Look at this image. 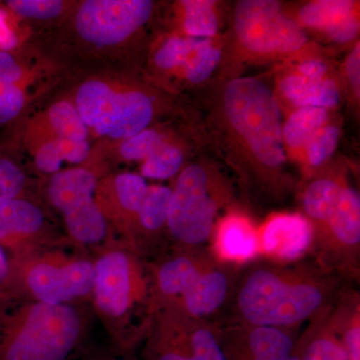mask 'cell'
<instances>
[{
    "instance_id": "19",
    "label": "cell",
    "mask_w": 360,
    "mask_h": 360,
    "mask_svg": "<svg viewBox=\"0 0 360 360\" xmlns=\"http://www.w3.org/2000/svg\"><path fill=\"white\" fill-rule=\"evenodd\" d=\"M348 184L345 177L328 172L315 176L303 188L302 213L309 220L314 231L326 224Z\"/></svg>"
},
{
    "instance_id": "17",
    "label": "cell",
    "mask_w": 360,
    "mask_h": 360,
    "mask_svg": "<svg viewBox=\"0 0 360 360\" xmlns=\"http://www.w3.org/2000/svg\"><path fill=\"white\" fill-rule=\"evenodd\" d=\"M89 134L72 101H59L28 123L25 141L27 148L32 150L41 142L51 139L89 141Z\"/></svg>"
},
{
    "instance_id": "10",
    "label": "cell",
    "mask_w": 360,
    "mask_h": 360,
    "mask_svg": "<svg viewBox=\"0 0 360 360\" xmlns=\"http://www.w3.org/2000/svg\"><path fill=\"white\" fill-rule=\"evenodd\" d=\"M175 328L165 329L149 347V360H226L214 322L175 310Z\"/></svg>"
},
{
    "instance_id": "35",
    "label": "cell",
    "mask_w": 360,
    "mask_h": 360,
    "mask_svg": "<svg viewBox=\"0 0 360 360\" xmlns=\"http://www.w3.org/2000/svg\"><path fill=\"white\" fill-rule=\"evenodd\" d=\"M26 184L25 172L14 161L0 155V198H16Z\"/></svg>"
},
{
    "instance_id": "39",
    "label": "cell",
    "mask_w": 360,
    "mask_h": 360,
    "mask_svg": "<svg viewBox=\"0 0 360 360\" xmlns=\"http://www.w3.org/2000/svg\"><path fill=\"white\" fill-rule=\"evenodd\" d=\"M18 44V37L11 25L8 13L0 8V51H11Z\"/></svg>"
},
{
    "instance_id": "14",
    "label": "cell",
    "mask_w": 360,
    "mask_h": 360,
    "mask_svg": "<svg viewBox=\"0 0 360 360\" xmlns=\"http://www.w3.org/2000/svg\"><path fill=\"white\" fill-rule=\"evenodd\" d=\"M210 243L208 248L220 264L240 267L260 257L258 226L236 208L217 220Z\"/></svg>"
},
{
    "instance_id": "4",
    "label": "cell",
    "mask_w": 360,
    "mask_h": 360,
    "mask_svg": "<svg viewBox=\"0 0 360 360\" xmlns=\"http://www.w3.org/2000/svg\"><path fill=\"white\" fill-rule=\"evenodd\" d=\"M238 269L220 264L208 246L188 248L161 265L158 288L163 297L177 300V311L212 322L229 302Z\"/></svg>"
},
{
    "instance_id": "40",
    "label": "cell",
    "mask_w": 360,
    "mask_h": 360,
    "mask_svg": "<svg viewBox=\"0 0 360 360\" xmlns=\"http://www.w3.org/2000/svg\"><path fill=\"white\" fill-rule=\"evenodd\" d=\"M9 265L8 260H7L6 252L4 248L0 245V283L6 281L7 276H8Z\"/></svg>"
},
{
    "instance_id": "25",
    "label": "cell",
    "mask_w": 360,
    "mask_h": 360,
    "mask_svg": "<svg viewBox=\"0 0 360 360\" xmlns=\"http://www.w3.org/2000/svg\"><path fill=\"white\" fill-rule=\"evenodd\" d=\"M330 110L321 108H296L283 124L285 148L304 150L307 142L329 123Z\"/></svg>"
},
{
    "instance_id": "23",
    "label": "cell",
    "mask_w": 360,
    "mask_h": 360,
    "mask_svg": "<svg viewBox=\"0 0 360 360\" xmlns=\"http://www.w3.org/2000/svg\"><path fill=\"white\" fill-rule=\"evenodd\" d=\"M30 153L40 172L54 174L61 172L63 162L79 165L86 160L90 153V143L89 141L56 139L41 142Z\"/></svg>"
},
{
    "instance_id": "37",
    "label": "cell",
    "mask_w": 360,
    "mask_h": 360,
    "mask_svg": "<svg viewBox=\"0 0 360 360\" xmlns=\"http://www.w3.org/2000/svg\"><path fill=\"white\" fill-rule=\"evenodd\" d=\"M293 72L310 79H323L333 77L331 68L328 61L316 58V56L300 59L295 65Z\"/></svg>"
},
{
    "instance_id": "29",
    "label": "cell",
    "mask_w": 360,
    "mask_h": 360,
    "mask_svg": "<svg viewBox=\"0 0 360 360\" xmlns=\"http://www.w3.org/2000/svg\"><path fill=\"white\" fill-rule=\"evenodd\" d=\"M172 189L167 186H148L136 219L142 229L150 232L167 227L168 212Z\"/></svg>"
},
{
    "instance_id": "2",
    "label": "cell",
    "mask_w": 360,
    "mask_h": 360,
    "mask_svg": "<svg viewBox=\"0 0 360 360\" xmlns=\"http://www.w3.org/2000/svg\"><path fill=\"white\" fill-rule=\"evenodd\" d=\"M347 283L312 257L290 264L257 259L239 267L222 323L298 330L328 309Z\"/></svg>"
},
{
    "instance_id": "20",
    "label": "cell",
    "mask_w": 360,
    "mask_h": 360,
    "mask_svg": "<svg viewBox=\"0 0 360 360\" xmlns=\"http://www.w3.org/2000/svg\"><path fill=\"white\" fill-rule=\"evenodd\" d=\"M328 323L349 360H360V300L345 286L328 309Z\"/></svg>"
},
{
    "instance_id": "6",
    "label": "cell",
    "mask_w": 360,
    "mask_h": 360,
    "mask_svg": "<svg viewBox=\"0 0 360 360\" xmlns=\"http://www.w3.org/2000/svg\"><path fill=\"white\" fill-rule=\"evenodd\" d=\"M232 30L238 51L251 61L300 56L309 46L307 30L276 0L238 1Z\"/></svg>"
},
{
    "instance_id": "15",
    "label": "cell",
    "mask_w": 360,
    "mask_h": 360,
    "mask_svg": "<svg viewBox=\"0 0 360 360\" xmlns=\"http://www.w3.org/2000/svg\"><path fill=\"white\" fill-rule=\"evenodd\" d=\"M295 20L303 30L321 32L338 44H350L359 33V4L350 0L307 2Z\"/></svg>"
},
{
    "instance_id": "16",
    "label": "cell",
    "mask_w": 360,
    "mask_h": 360,
    "mask_svg": "<svg viewBox=\"0 0 360 360\" xmlns=\"http://www.w3.org/2000/svg\"><path fill=\"white\" fill-rule=\"evenodd\" d=\"M94 295L97 307L110 316H122L131 300V267L120 251L99 258L94 266Z\"/></svg>"
},
{
    "instance_id": "34",
    "label": "cell",
    "mask_w": 360,
    "mask_h": 360,
    "mask_svg": "<svg viewBox=\"0 0 360 360\" xmlns=\"http://www.w3.org/2000/svg\"><path fill=\"white\" fill-rule=\"evenodd\" d=\"M26 103L25 86L0 82V125L15 120L25 110Z\"/></svg>"
},
{
    "instance_id": "30",
    "label": "cell",
    "mask_w": 360,
    "mask_h": 360,
    "mask_svg": "<svg viewBox=\"0 0 360 360\" xmlns=\"http://www.w3.org/2000/svg\"><path fill=\"white\" fill-rule=\"evenodd\" d=\"M169 137L162 130L149 127L123 139L118 144V155L127 161H143L162 146Z\"/></svg>"
},
{
    "instance_id": "26",
    "label": "cell",
    "mask_w": 360,
    "mask_h": 360,
    "mask_svg": "<svg viewBox=\"0 0 360 360\" xmlns=\"http://www.w3.org/2000/svg\"><path fill=\"white\" fill-rule=\"evenodd\" d=\"M202 39L184 34L165 37L153 52V66L162 75H179L189 56Z\"/></svg>"
},
{
    "instance_id": "12",
    "label": "cell",
    "mask_w": 360,
    "mask_h": 360,
    "mask_svg": "<svg viewBox=\"0 0 360 360\" xmlns=\"http://www.w3.org/2000/svg\"><path fill=\"white\" fill-rule=\"evenodd\" d=\"M260 257L281 264H295L311 255L314 229L302 212H276L258 226Z\"/></svg>"
},
{
    "instance_id": "13",
    "label": "cell",
    "mask_w": 360,
    "mask_h": 360,
    "mask_svg": "<svg viewBox=\"0 0 360 360\" xmlns=\"http://www.w3.org/2000/svg\"><path fill=\"white\" fill-rule=\"evenodd\" d=\"M27 284L40 302L63 304L94 290V266L82 260L63 267L37 264L28 272Z\"/></svg>"
},
{
    "instance_id": "5",
    "label": "cell",
    "mask_w": 360,
    "mask_h": 360,
    "mask_svg": "<svg viewBox=\"0 0 360 360\" xmlns=\"http://www.w3.org/2000/svg\"><path fill=\"white\" fill-rule=\"evenodd\" d=\"M231 186L212 165L195 162L180 172L168 212L170 236L184 248L206 246L220 210L231 202Z\"/></svg>"
},
{
    "instance_id": "24",
    "label": "cell",
    "mask_w": 360,
    "mask_h": 360,
    "mask_svg": "<svg viewBox=\"0 0 360 360\" xmlns=\"http://www.w3.org/2000/svg\"><path fill=\"white\" fill-rule=\"evenodd\" d=\"M182 34L193 39H212L219 34L220 20L217 2L212 0L179 1Z\"/></svg>"
},
{
    "instance_id": "21",
    "label": "cell",
    "mask_w": 360,
    "mask_h": 360,
    "mask_svg": "<svg viewBox=\"0 0 360 360\" xmlns=\"http://www.w3.org/2000/svg\"><path fill=\"white\" fill-rule=\"evenodd\" d=\"M328 309L309 321V328L298 338L295 352L300 360H349L329 326Z\"/></svg>"
},
{
    "instance_id": "27",
    "label": "cell",
    "mask_w": 360,
    "mask_h": 360,
    "mask_svg": "<svg viewBox=\"0 0 360 360\" xmlns=\"http://www.w3.org/2000/svg\"><path fill=\"white\" fill-rule=\"evenodd\" d=\"M224 51L214 39H203L198 45L179 75L189 84H202L207 82L215 70L219 68Z\"/></svg>"
},
{
    "instance_id": "8",
    "label": "cell",
    "mask_w": 360,
    "mask_h": 360,
    "mask_svg": "<svg viewBox=\"0 0 360 360\" xmlns=\"http://www.w3.org/2000/svg\"><path fill=\"white\" fill-rule=\"evenodd\" d=\"M155 7L150 0H84L73 13V30L94 49H115L139 35Z\"/></svg>"
},
{
    "instance_id": "28",
    "label": "cell",
    "mask_w": 360,
    "mask_h": 360,
    "mask_svg": "<svg viewBox=\"0 0 360 360\" xmlns=\"http://www.w3.org/2000/svg\"><path fill=\"white\" fill-rule=\"evenodd\" d=\"M186 153L174 141H165L155 153L142 161L141 175L143 179H168L184 169Z\"/></svg>"
},
{
    "instance_id": "31",
    "label": "cell",
    "mask_w": 360,
    "mask_h": 360,
    "mask_svg": "<svg viewBox=\"0 0 360 360\" xmlns=\"http://www.w3.org/2000/svg\"><path fill=\"white\" fill-rule=\"evenodd\" d=\"M340 127L328 123L307 142L304 148L307 162L310 167L319 168L326 165L335 153L340 141Z\"/></svg>"
},
{
    "instance_id": "7",
    "label": "cell",
    "mask_w": 360,
    "mask_h": 360,
    "mask_svg": "<svg viewBox=\"0 0 360 360\" xmlns=\"http://www.w3.org/2000/svg\"><path fill=\"white\" fill-rule=\"evenodd\" d=\"M79 333L77 310L65 304L37 303L22 328L0 342V360H66Z\"/></svg>"
},
{
    "instance_id": "22",
    "label": "cell",
    "mask_w": 360,
    "mask_h": 360,
    "mask_svg": "<svg viewBox=\"0 0 360 360\" xmlns=\"http://www.w3.org/2000/svg\"><path fill=\"white\" fill-rule=\"evenodd\" d=\"M44 217L34 203L22 198H0V240L39 231Z\"/></svg>"
},
{
    "instance_id": "18",
    "label": "cell",
    "mask_w": 360,
    "mask_h": 360,
    "mask_svg": "<svg viewBox=\"0 0 360 360\" xmlns=\"http://www.w3.org/2000/svg\"><path fill=\"white\" fill-rule=\"evenodd\" d=\"M278 91L296 108H321L331 110L338 106L342 96L340 82L336 78L310 79L293 71L279 79Z\"/></svg>"
},
{
    "instance_id": "38",
    "label": "cell",
    "mask_w": 360,
    "mask_h": 360,
    "mask_svg": "<svg viewBox=\"0 0 360 360\" xmlns=\"http://www.w3.org/2000/svg\"><path fill=\"white\" fill-rule=\"evenodd\" d=\"M345 77L355 99L359 101L360 96V45L359 42L352 47L345 65Z\"/></svg>"
},
{
    "instance_id": "3",
    "label": "cell",
    "mask_w": 360,
    "mask_h": 360,
    "mask_svg": "<svg viewBox=\"0 0 360 360\" xmlns=\"http://www.w3.org/2000/svg\"><path fill=\"white\" fill-rule=\"evenodd\" d=\"M72 103L89 134L120 141L149 129L162 110L160 96L148 85L115 77L84 80Z\"/></svg>"
},
{
    "instance_id": "33",
    "label": "cell",
    "mask_w": 360,
    "mask_h": 360,
    "mask_svg": "<svg viewBox=\"0 0 360 360\" xmlns=\"http://www.w3.org/2000/svg\"><path fill=\"white\" fill-rule=\"evenodd\" d=\"M6 4L18 18L33 20H56L68 6V2L60 0H9Z\"/></svg>"
},
{
    "instance_id": "1",
    "label": "cell",
    "mask_w": 360,
    "mask_h": 360,
    "mask_svg": "<svg viewBox=\"0 0 360 360\" xmlns=\"http://www.w3.org/2000/svg\"><path fill=\"white\" fill-rule=\"evenodd\" d=\"M206 127L215 148L250 193L283 200L295 188L286 172L283 113L274 90L255 77H229L206 91Z\"/></svg>"
},
{
    "instance_id": "11",
    "label": "cell",
    "mask_w": 360,
    "mask_h": 360,
    "mask_svg": "<svg viewBox=\"0 0 360 360\" xmlns=\"http://www.w3.org/2000/svg\"><path fill=\"white\" fill-rule=\"evenodd\" d=\"M226 360H278L295 352L297 329L215 323Z\"/></svg>"
},
{
    "instance_id": "32",
    "label": "cell",
    "mask_w": 360,
    "mask_h": 360,
    "mask_svg": "<svg viewBox=\"0 0 360 360\" xmlns=\"http://www.w3.org/2000/svg\"><path fill=\"white\" fill-rule=\"evenodd\" d=\"M113 189L118 205L125 212L136 217L148 184L141 174H120L113 179Z\"/></svg>"
},
{
    "instance_id": "9",
    "label": "cell",
    "mask_w": 360,
    "mask_h": 360,
    "mask_svg": "<svg viewBox=\"0 0 360 360\" xmlns=\"http://www.w3.org/2000/svg\"><path fill=\"white\" fill-rule=\"evenodd\" d=\"M96 186V175L84 167L61 170L49 180V200L63 213L71 236L80 243H96L105 236V217L94 198Z\"/></svg>"
},
{
    "instance_id": "36",
    "label": "cell",
    "mask_w": 360,
    "mask_h": 360,
    "mask_svg": "<svg viewBox=\"0 0 360 360\" xmlns=\"http://www.w3.org/2000/svg\"><path fill=\"white\" fill-rule=\"evenodd\" d=\"M0 82L25 86L26 71L9 51H0Z\"/></svg>"
}]
</instances>
